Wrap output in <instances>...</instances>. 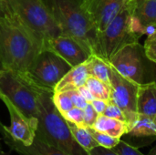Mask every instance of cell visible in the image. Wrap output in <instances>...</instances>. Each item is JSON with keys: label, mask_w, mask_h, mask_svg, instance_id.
Here are the masks:
<instances>
[{"label": "cell", "mask_w": 156, "mask_h": 155, "mask_svg": "<svg viewBox=\"0 0 156 155\" xmlns=\"http://www.w3.org/2000/svg\"><path fill=\"white\" fill-rule=\"evenodd\" d=\"M86 87L90 90L94 99H100L110 101L111 96V85L90 76L85 83Z\"/></svg>", "instance_id": "obj_21"}, {"label": "cell", "mask_w": 156, "mask_h": 155, "mask_svg": "<svg viewBox=\"0 0 156 155\" xmlns=\"http://www.w3.org/2000/svg\"><path fill=\"white\" fill-rule=\"evenodd\" d=\"M133 1L135 0H83V6L98 32H101Z\"/></svg>", "instance_id": "obj_11"}, {"label": "cell", "mask_w": 156, "mask_h": 155, "mask_svg": "<svg viewBox=\"0 0 156 155\" xmlns=\"http://www.w3.org/2000/svg\"><path fill=\"white\" fill-rule=\"evenodd\" d=\"M90 155H119L117 153H115L112 149L104 148L101 146H97L93 148L90 152Z\"/></svg>", "instance_id": "obj_31"}, {"label": "cell", "mask_w": 156, "mask_h": 155, "mask_svg": "<svg viewBox=\"0 0 156 155\" xmlns=\"http://www.w3.org/2000/svg\"><path fill=\"white\" fill-rule=\"evenodd\" d=\"M0 134L2 135L4 143L10 148V150L19 155H68L37 137H35L33 143L30 145L26 146L21 143L12 139L8 132L5 131V125H3L0 131Z\"/></svg>", "instance_id": "obj_13"}, {"label": "cell", "mask_w": 156, "mask_h": 155, "mask_svg": "<svg viewBox=\"0 0 156 155\" xmlns=\"http://www.w3.org/2000/svg\"><path fill=\"white\" fill-rule=\"evenodd\" d=\"M108 102L107 100H100V99H94L91 102H90L93 109L96 111V112L98 114H103L107 105H108Z\"/></svg>", "instance_id": "obj_30"}, {"label": "cell", "mask_w": 156, "mask_h": 155, "mask_svg": "<svg viewBox=\"0 0 156 155\" xmlns=\"http://www.w3.org/2000/svg\"><path fill=\"white\" fill-rule=\"evenodd\" d=\"M0 155H8L5 152H4V150H3V148H2V146H1V144H0Z\"/></svg>", "instance_id": "obj_35"}, {"label": "cell", "mask_w": 156, "mask_h": 155, "mask_svg": "<svg viewBox=\"0 0 156 155\" xmlns=\"http://www.w3.org/2000/svg\"><path fill=\"white\" fill-rule=\"evenodd\" d=\"M94 130L109 134L112 137L122 138L127 132V122L113 118L107 117L103 114H99L95 123L91 127Z\"/></svg>", "instance_id": "obj_18"}, {"label": "cell", "mask_w": 156, "mask_h": 155, "mask_svg": "<svg viewBox=\"0 0 156 155\" xmlns=\"http://www.w3.org/2000/svg\"><path fill=\"white\" fill-rule=\"evenodd\" d=\"M112 150L119 155H144L139 151L137 147L133 146L132 144L128 143L125 141H122V139L120 143L114 148H112Z\"/></svg>", "instance_id": "obj_25"}, {"label": "cell", "mask_w": 156, "mask_h": 155, "mask_svg": "<svg viewBox=\"0 0 156 155\" xmlns=\"http://www.w3.org/2000/svg\"><path fill=\"white\" fill-rule=\"evenodd\" d=\"M78 91L80 93V95L90 103V102H91L93 100H94V97H93V95L91 94V92L90 91V90L86 87V85H83V86H80V87H79L78 89Z\"/></svg>", "instance_id": "obj_32"}, {"label": "cell", "mask_w": 156, "mask_h": 155, "mask_svg": "<svg viewBox=\"0 0 156 155\" xmlns=\"http://www.w3.org/2000/svg\"><path fill=\"white\" fill-rule=\"evenodd\" d=\"M42 47L26 28L7 2L0 11L1 69L25 75Z\"/></svg>", "instance_id": "obj_1"}, {"label": "cell", "mask_w": 156, "mask_h": 155, "mask_svg": "<svg viewBox=\"0 0 156 155\" xmlns=\"http://www.w3.org/2000/svg\"><path fill=\"white\" fill-rule=\"evenodd\" d=\"M40 90L42 89L35 86L24 75L0 69V94L6 97L28 119H37Z\"/></svg>", "instance_id": "obj_6"}, {"label": "cell", "mask_w": 156, "mask_h": 155, "mask_svg": "<svg viewBox=\"0 0 156 155\" xmlns=\"http://www.w3.org/2000/svg\"><path fill=\"white\" fill-rule=\"evenodd\" d=\"M110 101L124 112L126 122H132L137 112V93L139 84L121 75L112 66L111 72Z\"/></svg>", "instance_id": "obj_9"}, {"label": "cell", "mask_w": 156, "mask_h": 155, "mask_svg": "<svg viewBox=\"0 0 156 155\" xmlns=\"http://www.w3.org/2000/svg\"><path fill=\"white\" fill-rule=\"evenodd\" d=\"M88 128L90 129L93 138L98 143L99 146H101V147H104V148H108V149H112L121 141V138L112 137V136H111L109 134H106L104 132H98V131L94 130L91 127H88Z\"/></svg>", "instance_id": "obj_23"}, {"label": "cell", "mask_w": 156, "mask_h": 155, "mask_svg": "<svg viewBox=\"0 0 156 155\" xmlns=\"http://www.w3.org/2000/svg\"><path fill=\"white\" fill-rule=\"evenodd\" d=\"M133 16L141 30L156 26V0H135Z\"/></svg>", "instance_id": "obj_16"}, {"label": "cell", "mask_w": 156, "mask_h": 155, "mask_svg": "<svg viewBox=\"0 0 156 155\" xmlns=\"http://www.w3.org/2000/svg\"><path fill=\"white\" fill-rule=\"evenodd\" d=\"M64 119L69 122H72L78 126H85L84 125V111L82 109L73 107L69 111L61 114ZM86 127V126H85Z\"/></svg>", "instance_id": "obj_24"}, {"label": "cell", "mask_w": 156, "mask_h": 155, "mask_svg": "<svg viewBox=\"0 0 156 155\" xmlns=\"http://www.w3.org/2000/svg\"><path fill=\"white\" fill-rule=\"evenodd\" d=\"M45 48L56 53L71 68L85 62L90 56L77 40L66 35H60L49 40Z\"/></svg>", "instance_id": "obj_12"}, {"label": "cell", "mask_w": 156, "mask_h": 155, "mask_svg": "<svg viewBox=\"0 0 156 155\" xmlns=\"http://www.w3.org/2000/svg\"><path fill=\"white\" fill-rule=\"evenodd\" d=\"M135 1L124 7L105 27L98 34V55L108 60L122 47L138 42L140 35L137 33L133 8Z\"/></svg>", "instance_id": "obj_5"}, {"label": "cell", "mask_w": 156, "mask_h": 155, "mask_svg": "<svg viewBox=\"0 0 156 155\" xmlns=\"http://www.w3.org/2000/svg\"><path fill=\"white\" fill-rule=\"evenodd\" d=\"M53 91L40 90L36 137L68 155H90L74 139L67 121L52 100Z\"/></svg>", "instance_id": "obj_2"}, {"label": "cell", "mask_w": 156, "mask_h": 155, "mask_svg": "<svg viewBox=\"0 0 156 155\" xmlns=\"http://www.w3.org/2000/svg\"><path fill=\"white\" fill-rule=\"evenodd\" d=\"M66 92L70 97L74 107H77V108L84 110L85 107L88 105L89 102L80 95V93L78 91V90H67Z\"/></svg>", "instance_id": "obj_28"}, {"label": "cell", "mask_w": 156, "mask_h": 155, "mask_svg": "<svg viewBox=\"0 0 156 155\" xmlns=\"http://www.w3.org/2000/svg\"><path fill=\"white\" fill-rule=\"evenodd\" d=\"M0 100L7 108L10 116V126H5V131L12 139L26 146L30 145L36 137L37 119L27 118L6 97L2 94H0Z\"/></svg>", "instance_id": "obj_10"}, {"label": "cell", "mask_w": 156, "mask_h": 155, "mask_svg": "<svg viewBox=\"0 0 156 155\" xmlns=\"http://www.w3.org/2000/svg\"><path fill=\"white\" fill-rule=\"evenodd\" d=\"M147 58L144 48L138 43H132L119 49L110 59V64L123 77L137 84L146 83Z\"/></svg>", "instance_id": "obj_8"}, {"label": "cell", "mask_w": 156, "mask_h": 155, "mask_svg": "<svg viewBox=\"0 0 156 155\" xmlns=\"http://www.w3.org/2000/svg\"><path fill=\"white\" fill-rule=\"evenodd\" d=\"M3 125H4V124L0 122V131H1V129H2V127H3Z\"/></svg>", "instance_id": "obj_36"}, {"label": "cell", "mask_w": 156, "mask_h": 155, "mask_svg": "<svg viewBox=\"0 0 156 155\" xmlns=\"http://www.w3.org/2000/svg\"><path fill=\"white\" fill-rule=\"evenodd\" d=\"M146 44H154L156 43V29L150 35H148V37L145 41Z\"/></svg>", "instance_id": "obj_33"}, {"label": "cell", "mask_w": 156, "mask_h": 155, "mask_svg": "<svg viewBox=\"0 0 156 155\" xmlns=\"http://www.w3.org/2000/svg\"><path fill=\"white\" fill-rule=\"evenodd\" d=\"M70 69L71 67L56 53L43 48L24 76L35 86L54 91L56 85Z\"/></svg>", "instance_id": "obj_7"}, {"label": "cell", "mask_w": 156, "mask_h": 155, "mask_svg": "<svg viewBox=\"0 0 156 155\" xmlns=\"http://www.w3.org/2000/svg\"><path fill=\"white\" fill-rule=\"evenodd\" d=\"M63 35L77 40L90 55H98V30L83 0H42Z\"/></svg>", "instance_id": "obj_3"}, {"label": "cell", "mask_w": 156, "mask_h": 155, "mask_svg": "<svg viewBox=\"0 0 156 155\" xmlns=\"http://www.w3.org/2000/svg\"><path fill=\"white\" fill-rule=\"evenodd\" d=\"M69 127L71 131V133L76 140V142L88 153H90L93 148L99 146L98 143L93 138L90 129L85 126H78L72 122H68Z\"/></svg>", "instance_id": "obj_20"}, {"label": "cell", "mask_w": 156, "mask_h": 155, "mask_svg": "<svg viewBox=\"0 0 156 155\" xmlns=\"http://www.w3.org/2000/svg\"><path fill=\"white\" fill-rule=\"evenodd\" d=\"M144 52L148 59L156 64V43H154V44L144 43Z\"/></svg>", "instance_id": "obj_29"}, {"label": "cell", "mask_w": 156, "mask_h": 155, "mask_svg": "<svg viewBox=\"0 0 156 155\" xmlns=\"http://www.w3.org/2000/svg\"><path fill=\"white\" fill-rule=\"evenodd\" d=\"M154 122H155V123H156V116H155V117H154Z\"/></svg>", "instance_id": "obj_37"}, {"label": "cell", "mask_w": 156, "mask_h": 155, "mask_svg": "<svg viewBox=\"0 0 156 155\" xmlns=\"http://www.w3.org/2000/svg\"><path fill=\"white\" fill-rule=\"evenodd\" d=\"M6 6V0H0V11L4 10Z\"/></svg>", "instance_id": "obj_34"}, {"label": "cell", "mask_w": 156, "mask_h": 155, "mask_svg": "<svg viewBox=\"0 0 156 155\" xmlns=\"http://www.w3.org/2000/svg\"><path fill=\"white\" fill-rule=\"evenodd\" d=\"M52 100L58 111L63 114L74 107L72 100L66 91H53Z\"/></svg>", "instance_id": "obj_22"}, {"label": "cell", "mask_w": 156, "mask_h": 155, "mask_svg": "<svg viewBox=\"0 0 156 155\" xmlns=\"http://www.w3.org/2000/svg\"><path fill=\"white\" fill-rule=\"evenodd\" d=\"M6 2L42 48H45L49 40L63 35L42 0H6Z\"/></svg>", "instance_id": "obj_4"}, {"label": "cell", "mask_w": 156, "mask_h": 155, "mask_svg": "<svg viewBox=\"0 0 156 155\" xmlns=\"http://www.w3.org/2000/svg\"><path fill=\"white\" fill-rule=\"evenodd\" d=\"M87 66L90 76L110 85L112 65L108 60L97 55H90L87 59Z\"/></svg>", "instance_id": "obj_19"}, {"label": "cell", "mask_w": 156, "mask_h": 155, "mask_svg": "<svg viewBox=\"0 0 156 155\" xmlns=\"http://www.w3.org/2000/svg\"><path fill=\"white\" fill-rule=\"evenodd\" d=\"M137 112L154 118L156 116V81L140 84L137 93Z\"/></svg>", "instance_id": "obj_14"}, {"label": "cell", "mask_w": 156, "mask_h": 155, "mask_svg": "<svg viewBox=\"0 0 156 155\" xmlns=\"http://www.w3.org/2000/svg\"><path fill=\"white\" fill-rule=\"evenodd\" d=\"M127 125L128 128L125 135L135 139H156V123L153 118L138 113L132 122L127 123Z\"/></svg>", "instance_id": "obj_17"}, {"label": "cell", "mask_w": 156, "mask_h": 155, "mask_svg": "<svg viewBox=\"0 0 156 155\" xmlns=\"http://www.w3.org/2000/svg\"><path fill=\"white\" fill-rule=\"evenodd\" d=\"M90 77L87 60L80 65L72 67L65 76L56 85L54 91H67L77 90L79 87L85 85L87 79Z\"/></svg>", "instance_id": "obj_15"}, {"label": "cell", "mask_w": 156, "mask_h": 155, "mask_svg": "<svg viewBox=\"0 0 156 155\" xmlns=\"http://www.w3.org/2000/svg\"><path fill=\"white\" fill-rule=\"evenodd\" d=\"M83 111H84V125L86 127H92L99 114L96 112V111L93 109L90 103H88V105L85 107Z\"/></svg>", "instance_id": "obj_27"}, {"label": "cell", "mask_w": 156, "mask_h": 155, "mask_svg": "<svg viewBox=\"0 0 156 155\" xmlns=\"http://www.w3.org/2000/svg\"><path fill=\"white\" fill-rule=\"evenodd\" d=\"M103 115L110 117V118L116 119V120H120L122 122H126L124 112L121 110V108H119L117 105H115L114 103H112L111 101L108 102V105L103 112Z\"/></svg>", "instance_id": "obj_26"}]
</instances>
